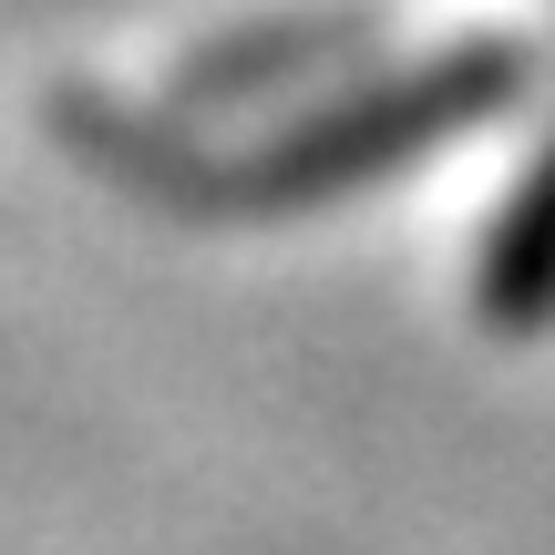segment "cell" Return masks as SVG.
Segmentation results:
<instances>
[{"mask_svg": "<svg viewBox=\"0 0 555 555\" xmlns=\"http://www.w3.org/2000/svg\"><path fill=\"white\" fill-rule=\"evenodd\" d=\"M504 93H525V52H494V41L442 52V62H422V73H401V82H371V93L309 114L298 134H278L258 165H237V185L258 176V196H330V185L380 176V165H401V155H433L442 134L483 124Z\"/></svg>", "mask_w": 555, "mask_h": 555, "instance_id": "1", "label": "cell"}, {"mask_svg": "<svg viewBox=\"0 0 555 555\" xmlns=\"http://www.w3.org/2000/svg\"><path fill=\"white\" fill-rule=\"evenodd\" d=\"M483 309L504 330H535L555 319V134L535 144L525 185L504 196V217L483 227Z\"/></svg>", "mask_w": 555, "mask_h": 555, "instance_id": "2", "label": "cell"}]
</instances>
